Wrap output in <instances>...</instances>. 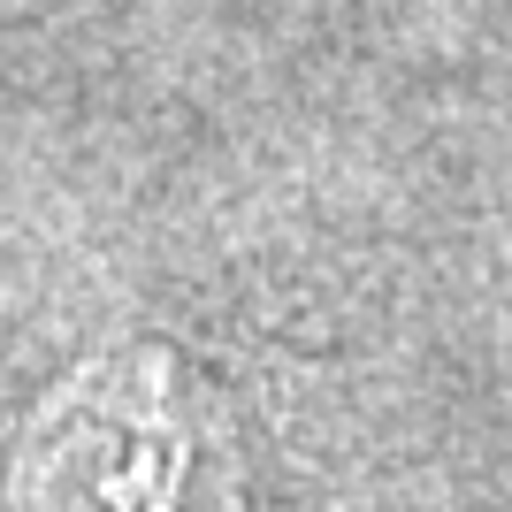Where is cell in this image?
<instances>
[{"mask_svg": "<svg viewBox=\"0 0 512 512\" xmlns=\"http://www.w3.org/2000/svg\"><path fill=\"white\" fill-rule=\"evenodd\" d=\"M8 512H245L230 406L184 352H107L31 413Z\"/></svg>", "mask_w": 512, "mask_h": 512, "instance_id": "obj_1", "label": "cell"}]
</instances>
